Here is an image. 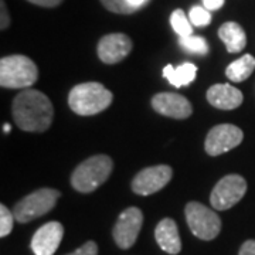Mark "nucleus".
I'll use <instances>...</instances> for the list:
<instances>
[{"instance_id": "f257e3e1", "label": "nucleus", "mask_w": 255, "mask_h": 255, "mask_svg": "<svg viewBox=\"0 0 255 255\" xmlns=\"http://www.w3.org/2000/svg\"><path fill=\"white\" fill-rule=\"evenodd\" d=\"M54 108L46 94L23 90L13 101V119L24 132H46L51 127Z\"/></svg>"}, {"instance_id": "f03ea898", "label": "nucleus", "mask_w": 255, "mask_h": 255, "mask_svg": "<svg viewBox=\"0 0 255 255\" xmlns=\"http://www.w3.org/2000/svg\"><path fill=\"white\" fill-rule=\"evenodd\" d=\"M112 100V92L100 82H82L70 91L68 105L77 115L91 117L107 110Z\"/></svg>"}, {"instance_id": "7ed1b4c3", "label": "nucleus", "mask_w": 255, "mask_h": 255, "mask_svg": "<svg viewBox=\"0 0 255 255\" xmlns=\"http://www.w3.org/2000/svg\"><path fill=\"white\" fill-rule=\"evenodd\" d=\"M38 80V68L31 58L14 54L0 60V85L11 90H27Z\"/></svg>"}, {"instance_id": "20e7f679", "label": "nucleus", "mask_w": 255, "mask_h": 255, "mask_svg": "<svg viewBox=\"0 0 255 255\" xmlns=\"http://www.w3.org/2000/svg\"><path fill=\"white\" fill-rule=\"evenodd\" d=\"M114 162L110 156L95 155L84 160L71 174V186L80 193H92L110 179Z\"/></svg>"}, {"instance_id": "39448f33", "label": "nucleus", "mask_w": 255, "mask_h": 255, "mask_svg": "<svg viewBox=\"0 0 255 255\" xmlns=\"http://www.w3.org/2000/svg\"><path fill=\"white\" fill-rule=\"evenodd\" d=\"M61 193L55 189L44 187L40 190L33 191L28 196L14 204L13 214L17 223H28L47 214L54 209L55 203L60 199Z\"/></svg>"}, {"instance_id": "423d86ee", "label": "nucleus", "mask_w": 255, "mask_h": 255, "mask_svg": "<svg viewBox=\"0 0 255 255\" xmlns=\"http://www.w3.org/2000/svg\"><path fill=\"white\" fill-rule=\"evenodd\" d=\"M186 220L191 233L200 240L210 241L214 240L221 231V220L219 214L199 201H190L186 210Z\"/></svg>"}, {"instance_id": "0eeeda50", "label": "nucleus", "mask_w": 255, "mask_h": 255, "mask_svg": "<svg viewBox=\"0 0 255 255\" xmlns=\"http://www.w3.org/2000/svg\"><path fill=\"white\" fill-rule=\"evenodd\" d=\"M246 179L240 174H227L214 186L210 196V203L213 209L224 211L236 206L246 196Z\"/></svg>"}, {"instance_id": "6e6552de", "label": "nucleus", "mask_w": 255, "mask_h": 255, "mask_svg": "<svg viewBox=\"0 0 255 255\" xmlns=\"http://www.w3.org/2000/svg\"><path fill=\"white\" fill-rule=\"evenodd\" d=\"M143 224V214L137 207H128L119 214L117 224L112 230V236L117 246L128 250L136 243L137 236Z\"/></svg>"}, {"instance_id": "1a4fd4ad", "label": "nucleus", "mask_w": 255, "mask_h": 255, "mask_svg": "<svg viewBox=\"0 0 255 255\" xmlns=\"http://www.w3.org/2000/svg\"><path fill=\"white\" fill-rule=\"evenodd\" d=\"M243 139L244 133L240 128L231 124H221L210 129L206 136L204 149L210 156L223 155L237 147L243 142Z\"/></svg>"}, {"instance_id": "9d476101", "label": "nucleus", "mask_w": 255, "mask_h": 255, "mask_svg": "<svg viewBox=\"0 0 255 255\" xmlns=\"http://www.w3.org/2000/svg\"><path fill=\"white\" fill-rule=\"evenodd\" d=\"M173 176V169L167 164H157L140 170L132 180V190L139 196H149L162 190Z\"/></svg>"}, {"instance_id": "9b49d317", "label": "nucleus", "mask_w": 255, "mask_h": 255, "mask_svg": "<svg viewBox=\"0 0 255 255\" xmlns=\"http://www.w3.org/2000/svg\"><path fill=\"white\" fill-rule=\"evenodd\" d=\"M132 47V40L127 34L112 33L101 38L97 51L102 63L117 64L130 54Z\"/></svg>"}, {"instance_id": "f8f14e48", "label": "nucleus", "mask_w": 255, "mask_h": 255, "mask_svg": "<svg viewBox=\"0 0 255 255\" xmlns=\"http://www.w3.org/2000/svg\"><path fill=\"white\" fill-rule=\"evenodd\" d=\"M64 237V227L58 221H50L38 228L31 238V251L34 255H53L58 250Z\"/></svg>"}, {"instance_id": "ddd939ff", "label": "nucleus", "mask_w": 255, "mask_h": 255, "mask_svg": "<svg viewBox=\"0 0 255 255\" xmlns=\"http://www.w3.org/2000/svg\"><path fill=\"white\" fill-rule=\"evenodd\" d=\"M152 107L157 114L174 119L189 118L193 112L190 101L186 97L173 92L156 94L152 98Z\"/></svg>"}, {"instance_id": "4468645a", "label": "nucleus", "mask_w": 255, "mask_h": 255, "mask_svg": "<svg viewBox=\"0 0 255 255\" xmlns=\"http://www.w3.org/2000/svg\"><path fill=\"white\" fill-rule=\"evenodd\" d=\"M207 101L219 110H236L243 104V92L230 84H214L207 91Z\"/></svg>"}, {"instance_id": "2eb2a0df", "label": "nucleus", "mask_w": 255, "mask_h": 255, "mask_svg": "<svg viewBox=\"0 0 255 255\" xmlns=\"http://www.w3.org/2000/svg\"><path fill=\"white\" fill-rule=\"evenodd\" d=\"M156 243L167 254L176 255L182 251V240L179 236L177 226L172 219H163L159 221L155 230Z\"/></svg>"}, {"instance_id": "dca6fc26", "label": "nucleus", "mask_w": 255, "mask_h": 255, "mask_svg": "<svg viewBox=\"0 0 255 255\" xmlns=\"http://www.w3.org/2000/svg\"><path fill=\"white\" fill-rule=\"evenodd\" d=\"M219 37L226 44L228 53H240L247 46V34L244 28L236 21H227L219 28Z\"/></svg>"}, {"instance_id": "f3484780", "label": "nucleus", "mask_w": 255, "mask_h": 255, "mask_svg": "<svg viewBox=\"0 0 255 255\" xmlns=\"http://www.w3.org/2000/svg\"><path fill=\"white\" fill-rule=\"evenodd\" d=\"M196 74H197V67L191 63H183L176 68L169 64L163 68V77L176 88L191 84L196 78Z\"/></svg>"}, {"instance_id": "a211bd4d", "label": "nucleus", "mask_w": 255, "mask_h": 255, "mask_svg": "<svg viewBox=\"0 0 255 255\" xmlns=\"http://www.w3.org/2000/svg\"><path fill=\"white\" fill-rule=\"evenodd\" d=\"M255 70V58L254 55L244 54L238 60L233 61L226 68V77L231 82H243L250 75L254 73Z\"/></svg>"}, {"instance_id": "6ab92c4d", "label": "nucleus", "mask_w": 255, "mask_h": 255, "mask_svg": "<svg viewBox=\"0 0 255 255\" xmlns=\"http://www.w3.org/2000/svg\"><path fill=\"white\" fill-rule=\"evenodd\" d=\"M179 46L182 47L184 51L197 55H206L210 50L204 37L193 36V34L187 37H179Z\"/></svg>"}, {"instance_id": "aec40b11", "label": "nucleus", "mask_w": 255, "mask_h": 255, "mask_svg": "<svg viewBox=\"0 0 255 255\" xmlns=\"http://www.w3.org/2000/svg\"><path fill=\"white\" fill-rule=\"evenodd\" d=\"M170 24L173 27L174 33L179 37H187L193 34V24L190 18L186 16L182 9H176L170 16Z\"/></svg>"}, {"instance_id": "412c9836", "label": "nucleus", "mask_w": 255, "mask_h": 255, "mask_svg": "<svg viewBox=\"0 0 255 255\" xmlns=\"http://www.w3.org/2000/svg\"><path fill=\"white\" fill-rule=\"evenodd\" d=\"M101 3L107 10L118 14H132L139 10L129 0H101Z\"/></svg>"}, {"instance_id": "4be33fe9", "label": "nucleus", "mask_w": 255, "mask_h": 255, "mask_svg": "<svg viewBox=\"0 0 255 255\" xmlns=\"http://www.w3.org/2000/svg\"><path fill=\"white\" fill-rule=\"evenodd\" d=\"M191 24L196 27H206L211 23V13L204 6H194L189 11Z\"/></svg>"}, {"instance_id": "5701e85b", "label": "nucleus", "mask_w": 255, "mask_h": 255, "mask_svg": "<svg viewBox=\"0 0 255 255\" xmlns=\"http://www.w3.org/2000/svg\"><path fill=\"white\" fill-rule=\"evenodd\" d=\"M14 220V214L4 204H0V237H7L11 233Z\"/></svg>"}, {"instance_id": "b1692460", "label": "nucleus", "mask_w": 255, "mask_h": 255, "mask_svg": "<svg viewBox=\"0 0 255 255\" xmlns=\"http://www.w3.org/2000/svg\"><path fill=\"white\" fill-rule=\"evenodd\" d=\"M67 255H98V246L94 241H88L84 246H81L74 253H70Z\"/></svg>"}, {"instance_id": "393cba45", "label": "nucleus", "mask_w": 255, "mask_h": 255, "mask_svg": "<svg viewBox=\"0 0 255 255\" xmlns=\"http://www.w3.org/2000/svg\"><path fill=\"white\" fill-rule=\"evenodd\" d=\"M0 10H1V23H0V28H1V30H6V28L10 26V17L4 0H0Z\"/></svg>"}, {"instance_id": "a878e982", "label": "nucleus", "mask_w": 255, "mask_h": 255, "mask_svg": "<svg viewBox=\"0 0 255 255\" xmlns=\"http://www.w3.org/2000/svg\"><path fill=\"white\" fill-rule=\"evenodd\" d=\"M238 255H255V240L246 241L240 248V254Z\"/></svg>"}, {"instance_id": "bb28decb", "label": "nucleus", "mask_w": 255, "mask_h": 255, "mask_svg": "<svg viewBox=\"0 0 255 255\" xmlns=\"http://www.w3.org/2000/svg\"><path fill=\"white\" fill-rule=\"evenodd\" d=\"M27 1L41 7H57L58 4L63 3V0H27Z\"/></svg>"}, {"instance_id": "cd10ccee", "label": "nucleus", "mask_w": 255, "mask_h": 255, "mask_svg": "<svg viewBox=\"0 0 255 255\" xmlns=\"http://www.w3.org/2000/svg\"><path fill=\"white\" fill-rule=\"evenodd\" d=\"M203 6L210 11H214V10H219L223 7L224 4V0H201Z\"/></svg>"}, {"instance_id": "c85d7f7f", "label": "nucleus", "mask_w": 255, "mask_h": 255, "mask_svg": "<svg viewBox=\"0 0 255 255\" xmlns=\"http://www.w3.org/2000/svg\"><path fill=\"white\" fill-rule=\"evenodd\" d=\"M129 1H130L135 7H137V9L140 10L143 6H145L146 3L149 1V0H129Z\"/></svg>"}, {"instance_id": "c756f323", "label": "nucleus", "mask_w": 255, "mask_h": 255, "mask_svg": "<svg viewBox=\"0 0 255 255\" xmlns=\"http://www.w3.org/2000/svg\"><path fill=\"white\" fill-rule=\"evenodd\" d=\"M10 129H11V128H10L9 124H6V125H4V127H3V130H4V132H6V133H9V132H10Z\"/></svg>"}]
</instances>
